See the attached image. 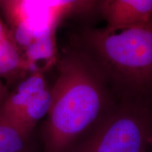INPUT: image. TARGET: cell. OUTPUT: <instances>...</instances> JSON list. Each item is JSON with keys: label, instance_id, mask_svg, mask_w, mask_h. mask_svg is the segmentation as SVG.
I'll list each match as a JSON object with an SVG mask.
<instances>
[{"label": "cell", "instance_id": "6", "mask_svg": "<svg viewBox=\"0 0 152 152\" xmlns=\"http://www.w3.org/2000/svg\"><path fill=\"white\" fill-rule=\"evenodd\" d=\"M26 72L27 66L10 28L0 15V78L14 83Z\"/></svg>", "mask_w": 152, "mask_h": 152}, {"label": "cell", "instance_id": "7", "mask_svg": "<svg viewBox=\"0 0 152 152\" xmlns=\"http://www.w3.org/2000/svg\"><path fill=\"white\" fill-rule=\"evenodd\" d=\"M35 8L52 13L61 18L66 14L87 15L99 10L102 0H20Z\"/></svg>", "mask_w": 152, "mask_h": 152}, {"label": "cell", "instance_id": "10", "mask_svg": "<svg viewBox=\"0 0 152 152\" xmlns=\"http://www.w3.org/2000/svg\"><path fill=\"white\" fill-rule=\"evenodd\" d=\"M16 0H0V7L2 10L4 15L12 7Z\"/></svg>", "mask_w": 152, "mask_h": 152}, {"label": "cell", "instance_id": "3", "mask_svg": "<svg viewBox=\"0 0 152 152\" xmlns=\"http://www.w3.org/2000/svg\"><path fill=\"white\" fill-rule=\"evenodd\" d=\"M152 117L147 107L128 104L104 114L67 152H147Z\"/></svg>", "mask_w": 152, "mask_h": 152}, {"label": "cell", "instance_id": "9", "mask_svg": "<svg viewBox=\"0 0 152 152\" xmlns=\"http://www.w3.org/2000/svg\"><path fill=\"white\" fill-rule=\"evenodd\" d=\"M9 94V91L7 88V85H6L2 80L0 78V107L2 105L7 96Z\"/></svg>", "mask_w": 152, "mask_h": 152}, {"label": "cell", "instance_id": "4", "mask_svg": "<svg viewBox=\"0 0 152 152\" xmlns=\"http://www.w3.org/2000/svg\"><path fill=\"white\" fill-rule=\"evenodd\" d=\"M99 11L107 27H130L151 20L152 0H102Z\"/></svg>", "mask_w": 152, "mask_h": 152}, {"label": "cell", "instance_id": "2", "mask_svg": "<svg viewBox=\"0 0 152 152\" xmlns=\"http://www.w3.org/2000/svg\"><path fill=\"white\" fill-rule=\"evenodd\" d=\"M82 39L105 78L132 93L152 88V18L130 27L89 28Z\"/></svg>", "mask_w": 152, "mask_h": 152}, {"label": "cell", "instance_id": "8", "mask_svg": "<svg viewBox=\"0 0 152 152\" xmlns=\"http://www.w3.org/2000/svg\"><path fill=\"white\" fill-rule=\"evenodd\" d=\"M28 137L0 115V152H24Z\"/></svg>", "mask_w": 152, "mask_h": 152}, {"label": "cell", "instance_id": "1", "mask_svg": "<svg viewBox=\"0 0 152 152\" xmlns=\"http://www.w3.org/2000/svg\"><path fill=\"white\" fill-rule=\"evenodd\" d=\"M105 79L85 52L65 55L51 89L52 103L43 129L44 152H67L103 116L107 102Z\"/></svg>", "mask_w": 152, "mask_h": 152}, {"label": "cell", "instance_id": "5", "mask_svg": "<svg viewBox=\"0 0 152 152\" xmlns=\"http://www.w3.org/2000/svg\"><path fill=\"white\" fill-rule=\"evenodd\" d=\"M47 87L42 73H31L19 82L11 92H9L0 107V115L17 127L23 113L32 99Z\"/></svg>", "mask_w": 152, "mask_h": 152}]
</instances>
